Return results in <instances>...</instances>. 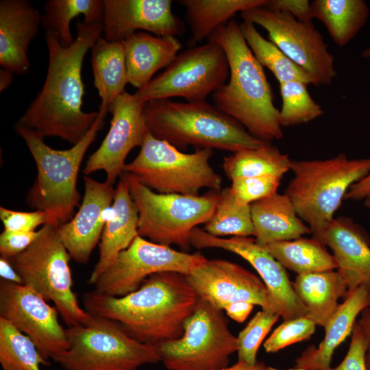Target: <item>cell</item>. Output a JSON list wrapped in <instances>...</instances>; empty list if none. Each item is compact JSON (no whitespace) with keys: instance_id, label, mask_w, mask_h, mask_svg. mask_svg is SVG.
<instances>
[{"instance_id":"cell-1","label":"cell","mask_w":370,"mask_h":370,"mask_svg":"<svg viewBox=\"0 0 370 370\" xmlns=\"http://www.w3.org/2000/svg\"><path fill=\"white\" fill-rule=\"evenodd\" d=\"M76 27L77 36L69 47L61 45L56 32H46L49 62L45 81L17 123L42 138L58 137L72 145L87 134L98 116V112L82 109L85 93L82 69L86 53L101 37L103 23L78 21Z\"/></svg>"},{"instance_id":"cell-2","label":"cell","mask_w":370,"mask_h":370,"mask_svg":"<svg viewBox=\"0 0 370 370\" xmlns=\"http://www.w3.org/2000/svg\"><path fill=\"white\" fill-rule=\"evenodd\" d=\"M199 299L186 275L163 271L150 275L125 296L94 291L84 295L83 303L87 312L116 322L134 339L158 345L182 336L184 322Z\"/></svg>"},{"instance_id":"cell-3","label":"cell","mask_w":370,"mask_h":370,"mask_svg":"<svg viewBox=\"0 0 370 370\" xmlns=\"http://www.w3.org/2000/svg\"><path fill=\"white\" fill-rule=\"evenodd\" d=\"M208 40L221 47L230 66L228 83L212 95L214 105L261 140L282 138L280 110L273 103L270 84L237 21L232 18L219 26Z\"/></svg>"},{"instance_id":"cell-4","label":"cell","mask_w":370,"mask_h":370,"mask_svg":"<svg viewBox=\"0 0 370 370\" xmlns=\"http://www.w3.org/2000/svg\"><path fill=\"white\" fill-rule=\"evenodd\" d=\"M143 115L153 136L181 151L192 146L234 153L269 143L254 137L236 119L206 101L152 100L145 103Z\"/></svg>"},{"instance_id":"cell-5","label":"cell","mask_w":370,"mask_h":370,"mask_svg":"<svg viewBox=\"0 0 370 370\" xmlns=\"http://www.w3.org/2000/svg\"><path fill=\"white\" fill-rule=\"evenodd\" d=\"M108 110L99 106L92 127L77 143L68 149H54L33 130L16 124L37 167L36 178L29 190L31 208L46 214L47 224L55 227L69 221L79 207L81 196L77 181L84 155L104 125Z\"/></svg>"},{"instance_id":"cell-6","label":"cell","mask_w":370,"mask_h":370,"mask_svg":"<svg viewBox=\"0 0 370 370\" xmlns=\"http://www.w3.org/2000/svg\"><path fill=\"white\" fill-rule=\"evenodd\" d=\"M291 170L294 176L285 194L312 238L321 243L349 187L370 173V158L339 153L326 160H291Z\"/></svg>"},{"instance_id":"cell-7","label":"cell","mask_w":370,"mask_h":370,"mask_svg":"<svg viewBox=\"0 0 370 370\" xmlns=\"http://www.w3.org/2000/svg\"><path fill=\"white\" fill-rule=\"evenodd\" d=\"M66 334L68 349L52 358L64 370H138L161 362L156 345L134 339L118 323L98 315L68 327Z\"/></svg>"},{"instance_id":"cell-8","label":"cell","mask_w":370,"mask_h":370,"mask_svg":"<svg viewBox=\"0 0 370 370\" xmlns=\"http://www.w3.org/2000/svg\"><path fill=\"white\" fill-rule=\"evenodd\" d=\"M121 176L138 208V235L161 245H176L188 251L192 231L210 220L220 190H209L202 195L159 193L130 173Z\"/></svg>"},{"instance_id":"cell-9","label":"cell","mask_w":370,"mask_h":370,"mask_svg":"<svg viewBox=\"0 0 370 370\" xmlns=\"http://www.w3.org/2000/svg\"><path fill=\"white\" fill-rule=\"evenodd\" d=\"M212 149L186 153L147 132L137 156L126 163L123 173L136 177L155 192L199 195L202 188L219 191L222 178L210 164Z\"/></svg>"},{"instance_id":"cell-10","label":"cell","mask_w":370,"mask_h":370,"mask_svg":"<svg viewBox=\"0 0 370 370\" xmlns=\"http://www.w3.org/2000/svg\"><path fill=\"white\" fill-rule=\"evenodd\" d=\"M71 256L57 227L45 224L39 235L23 252L9 258L23 280L47 301H52L68 327L86 323L91 314L79 304L73 289Z\"/></svg>"},{"instance_id":"cell-11","label":"cell","mask_w":370,"mask_h":370,"mask_svg":"<svg viewBox=\"0 0 370 370\" xmlns=\"http://www.w3.org/2000/svg\"><path fill=\"white\" fill-rule=\"evenodd\" d=\"M222 310L200 298L184 324L182 336L156 345L168 370H220L238 350Z\"/></svg>"},{"instance_id":"cell-12","label":"cell","mask_w":370,"mask_h":370,"mask_svg":"<svg viewBox=\"0 0 370 370\" xmlns=\"http://www.w3.org/2000/svg\"><path fill=\"white\" fill-rule=\"evenodd\" d=\"M230 66L224 50L217 43L189 47L176 56L164 72L134 94L143 103L182 97L187 102L205 101L224 85Z\"/></svg>"},{"instance_id":"cell-13","label":"cell","mask_w":370,"mask_h":370,"mask_svg":"<svg viewBox=\"0 0 370 370\" xmlns=\"http://www.w3.org/2000/svg\"><path fill=\"white\" fill-rule=\"evenodd\" d=\"M240 14L243 21L262 27L269 40L308 73L315 86L332 83L337 75L334 58L312 23L299 21L290 14L264 6L250 8Z\"/></svg>"},{"instance_id":"cell-14","label":"cell","mask_w":370,"mask_h":370,"mask_svg":"<svg viewBox=\"0 0 370 370\" xmlns=\"http://www.w3.org/2000/svg\"><path fill=\"white\" fill-rule=\"evenodd\" d=\"M208 259L199 253L179 251L138 236L98 278L95 291L123 297L138 290L150 275L163 271L188 275Z\"/></svg>"},{"instance_id":"cell-15","label":"cell","mask_w":370,"mask_h":370,"mask_svg":"<svg viewBox=\"0 0 370 370\" xmlns=\"http://www.w3.org/2000/svg\"><path fill=\"white\" fill-rule=\"evenodd\" d=\"M58 314L57 308L32 288L1 280L0 318L29 337L47 361L69 347Z\"/></svg>"},{"instance_id":"cell-16","label":"cell","mask_w":370,"mask_h":370,"mask_svg":"<svg viewBox=\"0 0 370 370\" xmlns=\"http://www.w3.org/2000/svg\"><path fill=\"white\" fill-rule=\"evenodd\" d=\"M190 245L201 249L220 248L246 260L256 270L269 293V311L284 321L306 317V310L295 293L285 268L267 251L249 236L223 238L210 235L198 227L190 236Z\"/></svg>"},{"instance_id":"cell-17","label":"cell","mask_w":370,"mask_h":370,"mask_svg":"<svg viewBox=\"0 0 370 370\" xmlns=\"http://www.w3.org/2000/svg\"><path fill=\"white\" fill-rule=\"evenodd\" d=\"M145 103L134 94L124 91L111 104L110 127L99 148L88 158L84 175L103 171L106 182L112 185L123 173L125 159L136 147H140L148 132L143 115Z\"/></svg>"},{"instance_id":"cell-18","label":"cell","mask_w":370,"mask_h":370,"mask_svg":"<svg viewBox=\"0 0 370 370\" xmlns=\"http://www.w3.org/2000/svg\"><path fill=\"white\" fill-rule=\"evenodd\" d=\"M186 276L199 297L218 309L243 301L269 311V293L263 281L236 263L208 259Z\"/></svg>"},{"instance_id":"cell-19","label":"cell","mask_w":370,"mask_h":370,"mask_svg":"<svg viewBox=\"0 0 370 370\" xmlns=\"http://www.w3.org/2000/svg\"><path fill=\"white\" fill-rule=\"evenodd\" d=\"M171 0H103V32L108 41L122 42L137 30L158 36L182 34L183 22L171 9Z\"/></svg>"},{"instance_id":"cell-20","label":"cell","mask_w":370,"mask_h":370,"mask_svg":"<svg viewBox=\"0 0 370 370\" xmlns=\"http://www.w3.org/2000/svg\"><path fill=\"white\" fill-rule=\"evenodd\" d=\"M84 194L77 212L67 223L57 227L61 241L71 258L86 264L100 241L113 202L115 189L106 182L84 176Z\"/></svg>"},{"instance_id":"cell-21","label":"cell","mask_w":370,"mask_h":370,"mask_svg":"<svg viewBox=\"0 0 370 370\" xmlns=\"http://www.w3.org/2000/svg\"><path fill=\"white\" fill-rule=\"evenodd\" d=\"M42 15L27 0L0 1V64L13 74L30 69L28 48L37 36Z\"/></svg>"},{"instance_id":"cell-22","label":"cell","mask_w":370,"mask_h":370,"mask_svg":"<svg viewBox=\"0 0 370 370\" xmlns=\"http://www.w3.org/2000/svg\"><path fill=\"white\" fill-rule=\"evenodd\" d=\"M321 243L331 249L347 294L360 285L370 289V240L359 225L346 217L334 219Z\"/></svg>"},{"instance_id":"cell-23","label":"cell","mask_w":370,"mask_h":370,"mask_svg":"<svg viewBox=\"0 0 370 370\" xmlns=\"http://www.w3.org/2000/svg\"><path fill=\"white\" fill-rule=\"evenodd\" d=\"M138 211L126 181L121 176L99 245V256L88 282L93 285L118 254L138 236Z\"/></svg>"},{"instance_id":"cell-24","label":"cell","mask_w":370,"mask_h":370,"mask_svg":"<svg viewBox=\"0 0 370 370\" xmlns=\"http://www.w3.org/2000/svg\"><path fill=\"white\" fill-rule=\"evenodd\" d=\"M370 307V289L360 285L347 295L339 304L325 330V337L319 346H310L296 360L294 370H328L336 348L352 334L356 317Z\"/></svg>"},{"instance_id":"cell-25","label":"cell","mask_w":370,"mask_h":370,"mask_svg":"<svg viewBox=\"0 0 370 370\" xmlns=\"http://www.w3.org/2000/svg\"><path fill=\"white\" fill-rule=\"evenodd\" d=\"M128 83L142 88L160 69L166 68L182 47L172 36H158L137 32L122 41Z\"/></svg>"},{"instance_id":"cell-26","label":"cell","mask_w":370,"mask_h":370,"mask_svg":"<svg viewBox=\"0 0 370 370\" xmlns=\"http://www.w3.org/2000/svg\"><path fill=\"white\" fill-rule=\"evenodd\" d=\"M255 240L261 245L290 241L311 234L290 198L278 193L250 204Z\"/></svg>"},{"instance_id":"cell-27","label":"cell","mask_w":370,"mask_h":370,"mask_svg":"<svg viewBox=\"0 0 370 370\" xmlns=\"http://www.w3.org/2000/svg\"><path fill=\"white\" fill-rule=\"evenodd\" d=\"M293 288L306 310V317L323 328L346 297L347 285L338 271L297 275Z\"/></svg>"},{"instance_id":"cell-28","label":"cell","mask_w":370,"mask_h":370,"mask_svg":"<svg viewBox=\"0 0 370 370\" xmlns=\"http://www.w3.org/2000/svg\"><path fill=\"white\" fill-rule=\"evenodd\" d=\"M90 51L94 86L101 99L100 106L109 112L128 83L123 43L99 37Z\"/></svg>"},{"instance_id":"cell-29","label":"cell","mask_w":370,"mask_h":370,"mask_svg":"<svg viewBox=\"0 0 370 370\" xmlns=\"http://www.w3.org/2000/svg\"><path fill=\"white\" fill-rule=\"evenodd\" d=\"M177 3L186 8L192 33L188 45L193 47L232 19L236 13L264 6L267 0H180Z\"/></svg>"},{"instance_id":"cell-30","label":"cell","mask_w":370,"mask_h":370,"mask_svg":"<svg viewBox=\"0 0 370 370\" xmlns=\"http://www.w3.org/2000/svg\"><path fill=\"white\" fill-rule=\"evenodd\" d=\"M311 8L314 18L323 23L340 47L356 37L369 16V6L364 0H314Z\"/></svg>"},{"instance_id":"cell-31","label":"cell","mask_w":370,"mask_h":370,"mask_svg":"<svg viewBox=\"0 0 370 370\" xmlns=\"http://www.w3.org/2000/svg\"><path fill=\"white\" fill-rule=\"evenodd\" d=\"M318 240L299 238L271 243L264 247L285 268L297 275L333 271L337 263Z\"/></svg>"},{"instance_id":"cell-32","label":"cell","mask_w":370,"mask_h":370,"mask_svg":"<svg viewBox=\"0 0 370 370\" xmlns=\"http://www.w3.org/2000/svg\"><path fill=\"white\" fill-rule=\"evenodd\" d=\"M291 160L270 143L255 149H247L223 158L222 167L226 177H237L272 175L282 179L290 169Z\"/></svg>"},{"instance_id":"cell-33","label":"cell","mask_w":370,"mask_h":370,"mask_svg":"<svg viewBox=\"0 0 370 370\" xmlns=\"http://www.w3.org/2000/svg\"><path fill=\"white\" fill-rule=\"evenodd\" d=\"M103 0H49L44 4L42 25L47 31L57 34L63 47H69L75 39L71 32L72 19L83 15L88 24L103 23Z\"/></svg>"},{"instance_id":"cell-34","label":"cell","mask_w":370,"mask_h":370,"mask_svg":"<svg viewBox=\"0 0 370 370\" xmlns=\"http://www.w3.org/2000/svg\"><path fill=\"white\" fill-rule=\"evenodd\" d=\"M243 36L256 59L269 69L280 83L301 81L314 85L313 78L288 58L274 43L264 38L254 24L243 21L239 24Z\"/></svg>"},{"instance_id":"cell-35","label":"cell","mask_w":370,"mask_h":370,"mask_svg":"<svg viewBox=\"0 0 370 370\" xmlns=\"http://www.w3.org/2000/svg\"><path fill=\"white\" fill-rule=\"evenodd\" d=\"M217 237L254 235L250 205L239 203L230 187L221 189L214 212L203 229Z\"/></svg>"},{"instance_id":"cell-36","label":"cell","mask_w":370,"mask_h":370,"mask_svg":"<svg viewBox=\"0 0 370 370\" xmlns=\"http://www.w3.org/2000/svg\"><path fill=\"white\" fill-rule=\"evenodd\" d=\"M0 364L3 370H41L49 362L29 337L0 318Z\"/></svg>"},{"instance_id":"cell-37","label":"cell","mask_w":370,"mask_h":370,"mask_svg":"<svg viewBox=\"0 0 370 370\" xmlns=\"http://www.w3.org/2000/svg\"><path fill=\"white\" fill-rule=\"evenodd\" d=\"M279 85L282 101L280 121L282 127L308 123L323 114L321 106L309 94L308 84L289 81Z\"/></svg>"},{"instance_id":"cell-38","label":"cell","mask_w":370,"mask_h":370,"mask_svg":"<svg viewBox=\"0 0 370 370\" xmlns=\"http://www.w3.org/2000/svg\"><path fill=\"white\" fill-rule=\"evenodd\" d=\"M280 315L270 311H258L237 337L238 361L249 365L257 362L256 356L260 345Z\"/></svg>"},{"instance_id":"cell-39","label":"cell","mask_w":370,"mask_h":370,"mask_svg":"<svg viewBox=\"0 0 370 370\" xmlns=\"http://www.w3.org/2000/svg\"><path fill=\"white\" fill-rule=\"evenodd\" d=\"M315 323L307 317L284 321L264 343L268 353L277 352L294 343L307 340L314 334Z\"/></svg>"},{"instance_id":"cell-40","label":"cell","mask_w":370,"mask_h":370,"mask_svg":"<svg viewBox=\"0 0 370 370\" xmlns=\"http://www.w3.org/2000/svg\"><path fill=\"white\" fill-rule=\"evenodd\" d=\"M281 180L272 175L237 177L231 180L230 187L239 203L250 205L277 193Z\"/></svg>"},{"instance_id":"cell-41","label":"cell","mask_w":370,"mask_h":370,"mask_svg":"<svg viewBox=\"0 0 370 370\" xmlns=\"http://www.w3.org/2000/svg\"><path fill=\"white\" fill-rule=\"evenodd\" d=\"M0 219L5 230L32 232L47 223L46 214L41 211L21 212L0 208Z\"/></svg>"},{"instance_id":"cell-42","label":"cell","mask_w":370,"mask_h":370,"mask_svg":"<svg viewBox=\"0 0 370 370\" xmlns=\"http://www.w3.org/2000/svg\"><path fill=\"white\" fill-rule=\"evenodd\" d=\"M348 351L341 362L328 370H367L365 356L367 343L363 331L356 321L352 332Z\"/></svg>"},{"instance_id":"cell-43","label":"cell","mask_w":370,"mask_h":370,"mask_svg":"<svg viewBox=\"0 0 370 370\" xmlns=\"http://www.w3.org/2000/svg\"><path fill=\"white\" fill-rule=\"evenodd\" d=\"M38 231H9L5 230L0 234L1 256L11 258L26 250L37 238Z\"/></svg>"},{"instance_id":"cell-44","label":"cell","mask_w":370,"mask_h":370,"mask_svg":"<svg viewBox=\"0 0 370 370\" xmlns=\"http://www.w3.org/2000/svg\"><path fill=\"white\" fill-rule=\"evenodd\" d=\"M264 7L290 14L299 21L312 23L314 19L308 0H267Z\"/></svg>"},{"instance_id":"cell-45","label":"cell","mask_w":370,"mask_h":370,"mask_svg":"<svg viewBox=\"0 0 370 370\" xmlns=\"http://www.w3.org/2000/svg\"><path fill=\"white\" fill-rule=\"evenodd\" d=\"M254 304L247 301H236L225 306L227 315L238 323H243L247 318Z\"/></svg>"},{"instance_id":"cell-46","label":"cell","mask_w":370,"mask_h":370,"mask_svg":"<svg viewBox=\"0 0 370 370\" xmlns=\"http://www.w3.org/2000/svg\"><path fill=\"white\" fill-rule=\"evenodd\" d=\"M370 195V173L362 180L352 184L344 199L361 200Z\"/></svg>"},{"instance_id":"cell-47","label":"cell","mask_w":370,"mask_h":370,"mask_svg":"<svg viewBox=\"0 0 370 370\" xmlns=\"http://www.w3.org/2000/svg\"><path fill=\"white\" fill-rule=\"evenodd\" d=\"M360 317L357 321L365 334L367 350L365 356L367 370H370V307L365 308L360 313Z\"/></svg>"},{"instance_id":"cell-48","label":"cell","mask_w":370,"mask_h":370,"mask_svg":"<svg viewBox=\"0 0 370 370\" xmlns=\"http://www.w3.org/2000/svg\"><path fill=\"white\" fill-rule=\"evenodd\" d=\"M0 277L1 280L8 282L23 284V280L17 273L9 259L0 258Z\"/></svg>"},{"instance_id":"cell-49","label":"cell","mask_w":370,"mask_h":370,"mask_svg":"<svg viewBox=\"0 0 370 370\" xmlns=\"http://www.w3.org/2000/svg\"><path fill=\"white\" fill-rule=\"evenodd\" d=\"M220 370H294L293 368L280 369L267 366L262 361H257L254 365H249L245 362L237 361L230 367H227Z\"/></svg>"},{"instance_id":"cell-50","label":"cell","mask_w":370,"mask_h":370,"mask_svg":"<svg viewBox=\"0 0 370 370\" xmlns=\"http://www.w3.org/2000/svg\"><path fill=\"white\" fill-rule=\"evenodd\" d=\"M14 74L3 68L0 70V90L7 88L13 81Z\"/></svg>"},{"instance_id":"cell-51","label":"cell","mask_w":370,"mask_h":370,"mask_svg":"<svg viewBox=\"0 0 370 370\" xmlns=\"http://www.w3.org/2000/svg\"><path fill=\"white\" fill-rule=\"evenodd\" d=\"M360 55L362 58L370 60V47L362 50Z\"/></svg>"},{"instance_id":"cell-52","label":"cell","mask_w":370,"mask_h":370,"mask_svg":"<svg viewBox=\"0 0 370 370\" xmlns=\"http://www.w3.org/2000/svg\"><path fill=\"white\" fill-rule=\"evenodd\" d=\"M365 205L367 208H370V195L365 199Z\"/></svg>"}]
</instances>
